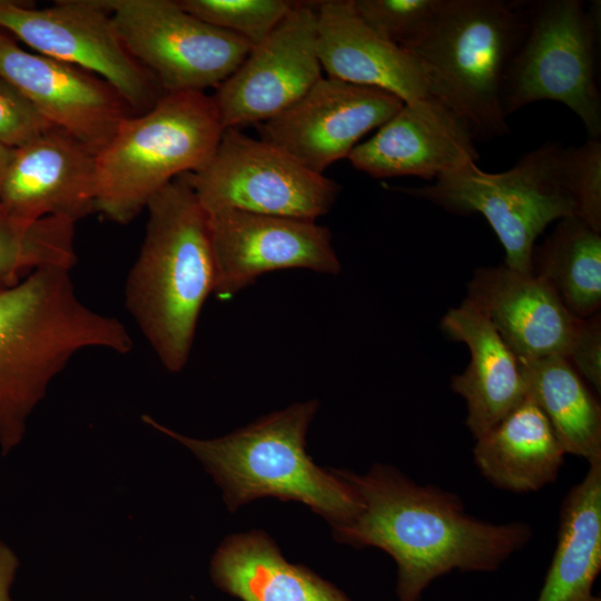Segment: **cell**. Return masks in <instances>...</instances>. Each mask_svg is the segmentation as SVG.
<instances>
[{"mask_svg": "<svg viewBox=\"0 0 601 601\" xmlns=\"http://www.w3.org/2000/svg\"><path fill=\"white\" fill-rule=\"evenodd\" d=\"M571 175L570 146L546 141L505 171L473 162L432 184L397 189L451 213L481 214L504 248V265L532 274L538 236L553 220L578 217Z\"/></svg>", "mask_w": 601, "mask_h": 601, "instance_id": "52a82bcc", "label": "cell"}, {"mask_svg": "<svg viewBox=\"0 0 601 601\" xmlns=\"http://www.w3.org/2000/svg\"><path fill=\"white\" fill-rule=\"evenodd\" d=\"M321 77L316 1H296L211 97L224 129H238L278 116Z\"/></svg>", "mask_w": 601, "mask_h": 601, "instance_id": "7c38bea8", "label": "cell"}, {"mask_svg": "<svg viewBox=\"0 0 601 601\" xmlns=\"http://www.w3.org/2000/svg\"><path fill=\"white\" fill-rule=\"evenodd\" d=\"M210 575L242 601H351L311 569L288 562L260 531L226 538L213 555Z\"/></svg>", "mask_w": 601, "mask_h": 601, "instance_id": "44dd1931", "label": "cell"}, {"mask_svg": "<svg viewBox=\"0 0 601 601\" xmlns=\"http://www.w3.org/2000/svg\"><path fill=\"white\" fill-rule=\"evenodd\" d=\"M441 328L470 351L465 371L452 377L451 388L466 402L465 424L480 437L528 396L520 363L494 327L465 298L441 321Z\"/></svg>", "mask_w": 601, "mask_h": 601, "instance_id": "ffe728a7", "label": "cell"}, {"mask_svg": "<svg viewBox=\"0 0 601 601\" xmlns=\"http://www.w3.org/2000/svg\"><path fill=\"white\" fill-rule=\"evenodd\" d=\"M224 130L211 96L165 93L150 110L124 120L96 155V210L118 224L131 221L162 187L203 168Z\"/></svg>", "mask_w": 601, "mask_h": 601, "instance_id": "8992f818", "label": "cell"}, {"mask_svg": "<svg viewBox=\"0 0 601 601\" xmlns=\"http://www.w3.org/2000/svg\"><path fill=\"white\" fill-rule=\"evenodd\" d=\"M565 359L589 383L601 392V315L578 318Z\"/></svg>", "mask_w": 601, "mask_h": 601, "instance_id": "4dcf8cb0", "label": "cell"}, {"mask_svg": "<svg viewBox=\"0 0 601 601\" xmlns=\"http://www.w3.org/2000/svg\"><path fill=\"white\" fill-rule=\"evenodd\" d=\"M528 396L549 420L566 454L601 462V407L563 356L518 358Z\"/></svg>", "mask_w": 601, "mask_h": 601, "instance_id": "cb8c5ba5", "label": "cell"}, {"mask_svg": "<svg viewBox=\"0 0 601 601\" xmlns=\"http://www.w3.org/2000/svg\"><path fill=\"white\" fill-rule=\"evenodd\" d=\"M215 289L229 299L260 275L305 268L337 275L341 262L332 234L315 220L221 210L208 214Z\"/></svg>", "mask_w": 601, "mask_h": 601, "instance_id": "5bb4252c", "label": "cell"}, {"mask_svg": "<svg viewBox=\"0 0 601 601\" xmlns=\"http://www.w3.org/2000/svg\"><path fill=\"white\" fill-rule=\"evenodd\" d=\"M317 53L327 77L373 87L404 104L436 100L418 60L373 31L353 0L316 1Z\"/></svg>", "mask_w": 601, "mask_h": 601, "instance_id": "d6986e66", "label": "cell"}, {"mask_svg": "<svg viewBox=\"0 0 601 601\" xmlns=\"http://www.w3.org/2000/svg\"><path fill=\"white\" fill-rule=\"evenodd\" d=\"M75 221L46 217L22 221L0 207V290L45 266L76 264Z\"/></svg>", "mask_w": 601, "mask_h": 601, "instance_id": "484cf974", "label": "cell"}, {"mask_svg": "<svg viewBox=\"0 0 601 601\" xmlns=\"http://www.w3.org/2000/svg\"><path fill=\"white\" fill-rule=\"evenodd\" d=\"M125 303L164 367L188 362L201 308L215 289L208 214L181 176L156 193Z\"/></svg>", "mask_w": 601, "mask_h": 601, "instance_id": "3957f363", "label": "cell"}, {"mask_svg": "<svg viewBox=\"0 0 601 601\" xmlns=\"http://www.w3.org/2000/svg\"><path fill=\"white\" fill-rule=\"evenodd\" d=\"M52 127L12 83L0 76V145L20 148Z\"/></svg>", "mask_w": 601, "mask_h": 601, "instance_id": "f546056e", "label": "cell"}, {"mask_svg": "<svg viewBox=\"0 0 601 601\" xmlns=\"http://www.w3.org/2000/svg\"><path fill=\"white\" fill-rule=\"evenodd\" d=\"M70 267H40L0 290V446L22 441L27 420L50 382L80 352L128 354L132 338L116 317L87 306Z\"/></svg>", "mask_w": 601, "mask_h": 601, "instance_id": "7a4b0ae2", "label": "cell"}, {"mask_svg": "<svg viewBox=\"0 0 601 601\" xmlns=\"http://www.w3.org/2000/svg\"><path fill=\"white\" fill-rule=\"evenodd\" d=\"M572 186L578 217L601 231V140L588 138L570 146Z\"/></svg>", "mask_w": 601, "mask_h": 601, "instance_id": "f1b7e54d", "label": "cell"}, {"mask_svg": "<svg viewBox=\"0 0 601 601\" xmlns=\"http://www.w3.org/2000/svg\"><path fill=\"white\" fill-rule=\"evenodd\" d=\"M470 126L437 100L403 107L348 155L352 166L374 178L415 176L435 180L476 162Z\"/></svg>", "mask_w": 601, "mask_h": 601, "instance_id": "e0dca14e", "label": "cell"}, {"mask_svg": "<svg viewBox=\"0 0 601 601\" xmlns=\"http://www.w3.org/2000/svg\"><path fill=\"white\" fill-rule=\"evenodd\" d=\"M207 214L240 210L316 220L335 205L341 186L283 150L238 129H225L199 170L181 175Z\"/></svg>", "mask_w": 601, "mask_h": 601, "instance_id": "9c48e42d", "label": "cell"}, {"mask_svg": "<svg viewBox=\"0 0 601 601\" xmlns=\"http://www.w3.org/2000/svg\"><path fill=\"white\" fill-rule=\"evenodd\" d=\"M18 566L19 561L14 552L0 541V601H12L10 588Z\"/></svg>", "mask_w": 601, "mask_h": 601, "instance_id": "1f68e13d", "label": "cell"}, {"mask_svg": "<svg viewBox=\"0 0 601 601\" xmlns=\"http://www.w3.org/2000/svg\"><path fill=\"white\" fill-rule=\"evenodd\" d=\"M12 154L13 149L0 145V187Z\"/></svg>", "mask_w": 601, "mask_h": 601, "instance_id": "d6a6232c", "label": "cell"}, {"mask_svg": "<svg viewBox=\"0 0 601 601\" xmlns=\"http://www.w3.org/2000/svg\"><path fill=\"white\" fill-rule=\"evenodd\" d=\"M600 233L577 216L565 217L532 253L533 272L578 318L600 312Z\"/></svg>", "mask_w": 601, "mask_h": 601, "instance_id": "d4e9b609", "label": "cell"}, {"mask_svg": "<svg viewBox=\"0 0 601 601\" xmlns=\"http://www.w3.org/2000/svg\"><path fill=\"white\" fill-rule=\"evenodd\" d=\"M466 299L518 358L565 357L578 317L535 273L504 264L480 267L467 284Z\"/></svg>", "mask_w": 601, "mask_h": 601, "instance_id": "ac0fdd59", "label": "cell"}, {"mask_svg": "<svg viewBox=\"0 0 601 601\" xmlns=\"http://www.w3.org/2000/svg\"><path fill=\"white\" fill-rule=\"evenodd\" d=\"M204 22L228 31L252 47L264 40L290 11L288 0H176Z\"/></svg>", "mask_w": 601, "mask_h": 601, "instance_id": "4316f807", "label": "cell"}, {"mask_svg": "<svg viewBox=\"0 0 601 601\" xmlns=\"http://www.w3.org/2000/svg\"><path fill=\"white\" fill-rule=\"evenodd\" d=\"M129 53L166 93L218 87L252 46L210 26L176 0H102Z\"/></svg>", "mask_w": 601, "mask_h": 601, "instance_id": "30bf717a", "label": "cell"}, {"mask_svg": "<svg viewBox=\"0 0 601 601\" xmlns=\"http://www.w3.org/2000/svg\"><path fill=\"white\" fill-rule=\"evenodd\" d=\"M339 473L362 508L333 534L338 542L375 546L394 559L396 601H421L435 579L454 570L495 571L533 536L528 523L477 519L454 492L416 484L391 465L374 464L364 475Z\"/></svg>", "mask_w": 601, "mask_h": 601, "instance_id": "6da1fadb", "label": "cell"}, {"mask_svg": "<svg viewBox=\"0 0 601 601\" xmlns=\"http://www.w3.org/2000/svg\"><path fill=\"white\" fill-rule=\"evenodd\" d=\"M522 9L525 30L505 73L504 115L553 100L582 120L589 138H600L599 12L581 0L534 1Z\"/></svg>", "mask_w": 601, "mask_h": 601, "instance_id": "ba28073f", "label": "cell"}, {"mask_svg": "<svg viewBox=\"0 0 601 601\" xmlns=\"http://www.w3.org/2000/svg\"><path fill=\"white\" fill-rule=\"evenodd\" d=\"M403 105L387 91L322 76L297 102L257 129L259 139L323 174Z\"/></svg>", "mask_w": 601, "mask_h": 601, "instance_id": "4fadbf2b", "label": "cell"}, {"mask_svg": "<svg viewBox=\"0 0 601 601\" xmlns=\"http://www.w3.org/2000/svg\"><path fill=\"white\" fill-rule=\"evenodd\" d=\"M0 30L37 53L101 77L136 115L150 110L166 93L129 53L102 0H60L43 9L0 0Z\"/></svg>", "mask_w": 601, "mask_h": 601, "instance_id": "8fae6325", "label": "cell"}, {"mask_svg": "<svg viewBox=\"0 0 601 601\" xmlns=\"http://www.w3.org/2000/svg\"><path fill=\"white\" fill-rule=\"evenodd\" d=\"M319 404L295 403L228 435L188 437L144 415L142 421L189 449L223 489L230 511L260 497L296 501L332 526L352 521L361 500L339 471H326L306 452V433Z\"/></svg>", "mask_w": 601, "mask_h": 601, "instance_id": "277c9868", "label": "cell"}, {"mask_svg": "<svg viewBox=\"0 0 601 601\" xmlns=\"http://www.w3.org/2000/svg\"><path fill=\"white\" fill-rule=\"evenodd\" d=\"M0 76L12 83L55 127L95 155L124 120L136 115L101 77L73 65L31 52L0 30Z\"/></svg>", "mask_w": 601, "mask_h": 601, "instance_id": "9a60e30c", "label": "cell"}, {"mask_svg": "<svg viewBox=\"0 0 601 601\" xmlns=\"http://www.w3.org/2000/svg\"><path fill=\"white\" fill-rule=\"evenodd\" d=\"M475 441L473 460L480 473L495 487L514 493L553 483L566 454L529 396Z\"/></svg>", "mask_w": 601, "mask_h": 601, "instance_id": "7402d4cb", "label": "cell"}, {"mask_svg": "<svg viewBox=\"0 0 601 601\" xmlns=\"http://www.w3.org/2000/svg\"><path fill=\"white\" fill-rule=\"evenodd\" d=\"M601 569V462L563 497L558 541L535 601H600L593 595Z\"/></svg>", "mask_w": 601, "mask_h": 601, "instance_id": "603a6c76", "label": "cell"}, {"mask_svg": "<svg viewBox=\"0 0 601 601\" xmlns=\"http://www.w3.org/2000/svg\"><path fill=\"white\" fill-rule=\"evenodd\" d=\"M0 207L11 217L77 221L96 210V155L52 127L13 149L0 187Z\"/></svg>", "mask_w": 601, "mask_h": 601, "instance_id": "2e32d148", "label": "cell"}, {"mask_svg": "<svg viewBox=\"0 0 601 601\" xmlns=\"http://www.w3.org/2000/svg\"><path fill=\"white\" fill-rule=\"evenodd\" d=\"M353 4L373 31L405 48L432 20L441 0H353Z\"/></svg>", "mask_w": 601, "mask_h": 601, "instance_id": "83f0119b", "label": "cell"}, {"mask_svg": "<svg viewBox=\"0 0 601 601\" xmlns=\"http://www.w3.org/2000/svg\"><path fill=\"white\" fill-rule=\"evenodd\" d=\"M525 30L522 4L441 0L405 48L422 65L434 98L460 116L475 138L510 131L502 106L508 67Z\"/></svg>", "mask_w": 601, "mask_h": 601, "instance_id": "5b68a950", "label": "cell"}]
</instances>
